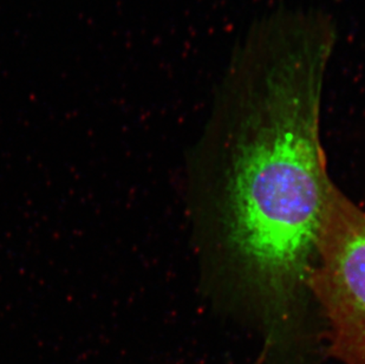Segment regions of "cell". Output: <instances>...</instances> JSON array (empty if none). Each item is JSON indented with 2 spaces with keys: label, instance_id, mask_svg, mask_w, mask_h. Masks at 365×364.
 Returning a JSON list of instances; mask_svg holds the SVG:
<instances>
[{
  "label": "cell",
  "instance_id": "cell-1",
  "mask_svg": "<svg viewBox=\"0 0 365 364\" xmlns=\"http://www.w3.org/2000/svg\"><path fill=\"white\" fill-rule=\"evenodd\" d=\"M336 26L327 14L287 10L252 28L221 93L235 117L228 182L232 243L269 309L305 286L331 181L321 142V101Z\"/></svg>",
  "mask_w": 365,
  "mask_h": 364
},
{
  "label": "cell",
  "instance_id": "cell-2",
  "mask_svg": "<svg viewBox=\"0 0 365 364\" xmlns=\"http://www.w3.org/2000/svg\"><path fill=\"white\" fill-rule=\"evenodd\" d=\"M305 286L327 320L329 353L365 364V212L332 183Z\"/></svg>",
  "mask_w": 365,
  "mask_h": 364
}]
</instances>
